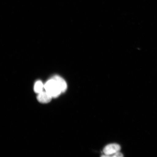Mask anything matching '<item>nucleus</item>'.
Returning a JSON list of instances; mask_svg holds the SVG:
<instances>
[{
  "label": "nucleus",
  "mask_w": 157,
  "mask_h": 157,
  "mask_svg": "<svg viewBox=\"0 0 157 157\" xmlns=\"http://www.w3.org/2000/svg\"><path fill=\"white\" fill-rule=\"evenodd\" d=\"M44 88L47 93L52 98L58 97L62 93L56 80L52 78L47 82L44 85Z\"/></svg>",
  "instance_id": "1"
},
{
  "label": "nucleus",
  "mask_w": 157,
  "mask_h": 157,
  "mask_svg": "<svg viewBox=\"0 0 157 157\" xmlns=\"http://www.w3.org/2000/svg\"><path fill=\"white\" fill-rule=\"evenodd\" d=\"M121 147L117 144H111L107 145L103 150V152L105 155L102 157H112L113 154H115L121 150Z\"/></svg>",
  "instance_id": "2"
},
{
  "label": "nucleus",
  "mask_w": 157,
  "mask_h": 157,
  "mask_svg": "<svg viewBox=\"0 0 157 157\" xmlns=\"http://www.w3.org/2000/svg\"><path fill=\"white\" fill-rule=\"evenodd\" d=\"M37 99L41 103H47L52 101V97L46 91H43L38 94Z\"/></svg>",
  "instance_id": "3"
},
{
  "label": "nucleus",
  "mask_w": 157,
  "mask_h": 157,
  "mask_svg": "<svg viewBox=\"0 0 157 157\" xmlns=\"http://www.w3.org/2000/svg\"><path fill=\"white\" fill-rule=\"evenodd\" d=\"M52 78L56 80L60 87L62 93H64L67 89V84L63 78L59 76L56 75L54 76Z\"/></svg>",
  "instance_id": "4"
},
{
  "label": "nucleus",
  "mask_w": 157,
  "mask_h": 157,
  "mask_svg": "<svg viewBox=\"0 0 157 157\" xmlns=\"http://www.w3.org/2000/svg\"><path fill=\"white\" fill-rule=\"evenodd\" d=\"M44 88V84L40 80L35 83L34 87V90L35 93L39 94L42 92Z\"/></svg>",
  "instance_id": "5"
},
{
  "label": "nucleus",
  "mask_w": 157,
  "mask_h": 157,
  "mask_svg": "<svg viewBox=\"0 0 157 157\" xmlns=\"http://www.w3.org/2000/svg\"><path fill=\"white\" fill-rule=\"evenodd\" d=\"M123 156V154L119 152H118L116 153H115V154H113L112 156V157H122Z\"/></svg>",
  "instance_id": "6"
}]
</instances>
